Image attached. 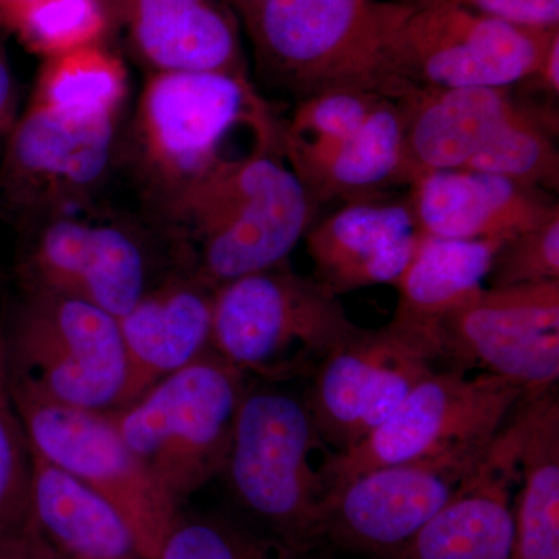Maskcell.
Masks as SVG:
<instances>
[{
	"mask_svg": "<svg viewBox=\"0 0 559 559\" xmlns=\"http://www.w3.org/2000/svg\"><path fill=\"white\" fill-rule=\"evenodd\" d=\"M112 16L110 0H39L14 31L46 58L102 44Z\"/></svg>",
	"mask_w": 559,
	"mask_h": 559,
	"instance_id": "cell-30",
	"label": "cell"
},
{
	"mask_svg": "<svg viewBox=\"0 0 559 559\" xmlns=\"http://www.w3.org/2000/svg\"><path fill=\"white\" fill-rule=\"evenodd\" d=\"M156 210L180 266L212 288L288 260L316 204L283 148L205 180Z\"/></svg>",
	"mask_w": 559,
	"mask_h": 559,
	"instance_id": "cell-2",
	"label": "cell"
},
{
	"mask_svg": "<svg viewBox=\"0 0 559 559\" xmlns=\"http://www.w3.org/2000/svg\"><path fill=\"white\" fill-rule=\"evenodd\" d=\"M33 450L108 500L146 559H157L179 507L135 457L108 412L76 409L11 388Z\"/></svg>",
	"mask_w": 559,
	"mask_h": 559,
	"instance_id": "cell-10",
	"label": "cell"
},
{
	"mask_svg": "<svg viewBox=\"0 0 559 559\" xmlns=\"http://www.w3.org/2000/svg\"><path fill=\"white\" fill-rule=\"evenodd\" d=\"M215 290L193 272L176 270L117 319L128 364L119 407L207 352Z\"/></svg>",
	"mask_w": 559,
	"mask_h": 559,
	"instance_id": "cell-17",
	"label": "cell"
},
{
	"mask_svg": "<svg viewBox=\"0 0 559 559\" xmlns=\"http://www.w3.org/2000/svg\"><path fill=\"white\" fill-rule=\"evenodd\" d=\"M90 209L22 226L17 274L24 289L66 294L119 319L162 278L153 275L148 238L139 227Z\"/></svg>",
	"mask_w": 559,
	"mask_h": 559,
	"instance_id": "cell-11",
	"label": "cell"
},
{
	"mask_svg": "<svg viewBox=\"0 0 559 559\" xmlns=\"http://www.w3.org/2000/svg\"><path fill=\"white\" fill-rule=\"evenodd\" d=\"M532 84L533 90L549 95L550 98L557 100L559 95V35L551 40L549 50L538 70L522 83Z\"/></svg>",
	"mask_w": 559,
	"mask_h": 559,
	"instance_id": "cell-36",
	"label": "cell"
},
{
	"mask_svg": "<svg viewBox=\"0 0 559 559\" xmlns=\"http://www.w3.org/2000/svg\"><path fill=\"white\" fill-rule=\"evenodd\" d=\"M0 319H2V318H0Z\"/></svg>",
	"mask_w": 559,
	"mask_h": 559,
	"instance_id": "cell-40",
	"label": "cell"
},
{
	"mask_svg": "<svg viewBox=\"0 0 559 559\" xmlns=\"http://www.w3.org/2000/svg\"><path fill=\"white\" fill-rule=\"evenodd\" d=\"M128 91L123 62L102 44L47 58L32 103L79 119L119 117Z\"/></svg>",
	"mask_w": 559,
	"mask_h": 559,
	"instance_id": "cell-27",
	"label": "cell"
},
{
	"mask_svg": "<svg viewBox=\"0 0 559 559\" xmlns=\"http://www.w3.org/2000/svg\"><path fill=\"white\" fill-rule=\"evenodd\" d=\"M407 0H264L245 25L260 79L297 102L334 91L404 100L390 46Z\"/></svg>",
	"mask_w": 559,
	"mask_h": 559,
	"instance_id": "cell-3",
	"label": "cell"
},
{
	"mask_svg": "<svg viewBox=\"0 0 559 559\" xmlns=\"http://www.w3.org/2000/svg\"><path fill=\"white\" fill-rule=\"evenodd\" d=\"M500 242L419 238L392 285L399 304L389 330L430 364L439 360L441 320L481 288Z\"/></svg>",
	"mask_w": 559,
	"mask_h": 559,
	"instance_id": "cell-23",
	"label": "cell"
},
{
	"mask_svg": "<svg viewBox=\"0 0 559 559\" xmlns=\"http://www.w3.org/2000/svg\"><path fill=\"white\" fill-rule=\"evenodd\" d=\"M454 2H462V0H454Z\"/></svg>",
	"mask_w": 559,
	"mask_h": 559,
	"instance_id": "cell-39",
	"label": "cell"
},
{
	"mask_svg": "<svg viewBox=\"0 0 559 559\" xmlns=\"http://www.w3.org/2000/svg\"><path fill=\"white\" fill-rule=\"evenodd\" d=\"M390 98L367 92L334 91L297 102L283 121L282 138L294 142H334L359 130L373 110Z\"/></svg>",
	"mask_w": 559,
	"mask_h": 559,
	"instance_id": "cell-31",
	"label": "cell"
},
{
	"mask_svg": "<svg viewBox=\"0 0 559 559\" xmlns=\"http://www.w3.org/2000/svg\"><path fill=\"white\" fill-rule=\"evenodd\" d=\"M547 280H559V212L500 242L485 282L489 288H506Z\"/></svg>",
	"mask_w": 559,
	"mask_h": 559,
	"instance_id": "cell-32",
	"label": "cell"
},
{
	"mask_svg": "<svg viewBox=\"0 0 559 559\" xmlns=\"http://www.w3.org/2000/svg\"><path fill=\"white\" fill-rule=\"evenodd\" d=\"M270 535L219 514L179 510L157 559H304Z\"/></svg>",
	"mask_w": 559,
	"mask_h": 559,
	"instance_id": "cell-28",
	"label": "cell"
},
{
	"mask_svg": "<svg viewBox=\"0 0 559 559\" xmlns=\"http://www.w3.org/2000/svg\"><path fill=\"white\" fill-rule=\"evenodd\" d=\"M333 455L307 401L277 385H248L221 476L267 535L307 555L323 539Z\"/></svg>",
	"mask_w": 559,
	"mask_h": 559,
	"instance_id": "cell-4",
	"label": "cell"
},
{
	"mask_svg": "<svg viewBox=\"0 0 559 559\" xmlns=\"http://www.w3.org/2000/svg\"><path fill=\"white\" fill-rule=\"evenodd\" d=\"M283 121L241 72H154L135 142L154 209L246 160L283 148Z\"/></svg>",
	"mask_w": 559,
	"mask_h": 559,
	"instance_id": "cell-1",
	"label": "cell"
},
{
	"mask_svg": "<svg viewBox=\"0 0 559 559\" xmlns=\"http://www.w3.org/2000/svg\"><path fill=\"white\" fill-rule=\"evenodd\" d=\"M491 441L384 466L347 481L331 495L322 538L371 557L399 559L476 468Z\"/></svg>",
	"mask_w": 559,
	"mask_h": 559,
	"instance_id": "cell-14",
	"label": "cell"
},
{
	"mask_svg": "<svg viewBox=\"0 0 559 559\" xmlns=\"http://www.w3.org/2000/svg\"><path fill=\"white\" fill-rule=\"evenodd\" d=\"M237 16H240L242 25H248L250 20L255 16L257 11L263 5L264 0H226Z\"/></svg>",
	"mask_w": 559,
	"mask_h": 559,
	"instance_id": "cell-38",
	"label": "cell"
},
{
	"mask_svg": "<svg viewBox=\"0 0 559 559\" xmlns=\"http://www.w3.org/2000/svg\"><path fill=\"white\" fill-rule=\"evenodd\" d=\"M514 412L476 468L399 559H513V487L520 485L521 477Z\"/></svg>",
	"mask_w": 559,
	"mask_h": 559,
	"instance_id": "cell-16",
	"label": "cell"
},
{
	"mask_svg": "<svg viewBox=\"0 0 559 559\" xmlns=\"http://www.w3.org/2000/svg\"><path fill=\"white\" fill-rule=\"evenodd\" d=\"M32 450L11 396L5 320L0 319V536L31 518Z\"/></svg>",
	"mask_w": 559,
	"mask_h": 559,
	"instance_id": "cell-29",
	"label": "cell"
},
{
	"mask_svg": "<svg viewBox=\"0 0 559 559\" xmlns=\"http://www.w3.org/2000/svg\"><path fill=\"white\" fill-rule=\"evenodd\" d=\"M5 341L11 388L76 409L120 406L127 352L109 312L53 290L24 289Z\"/></svg>",
	"mask_w": 559,
	"mask_h": 559,
	"instance_id": "cell-7",
	"label": "cell"
},
{
	"mask_svg": "<svg viewBox=\"0 0 559 559\" xmlns=\"http://www.w3.org/2000/svg\"><path fill=\"white\" fill-rule=\"evenodd\" d=\"M514 103L511 87H419L401 100L404 186L462 168L509 119Z\"/></svg>",
	"mask_w": 559,
	"mask_h": 559,
	"instance_id": "cell-22",
	"label": "cell"
},
{
	"mask_svg": "<svg viewBox=\"0 0 559 559\" xmlns=\"http://www.w3.org/2000/svg\"><path fill=\"white\" fill-rule=\"evenodd\" d=\"M360 330L340 296L285 260L216 288L210 348L242 373L278 384L312 377Z\"/></svg>",
	"mask_w": 559,
	"mask_h": 559,
	"instance_id": "cell-5",
	"label": "cell"
},
{
	"mask_svg": "<svg viewBox=\"0 0 559 559\" xmlns=\"http://www.w3.org/2000/svg\"><path fill=\"white\" fill-rule=\"evenodd\" d=\"M246 377L209 348L134 403L108 412L121 439L179 509L226 468Z\"/></svg>",
	"mask_w": 559,
	"mask_h": 559,
	"instance_id": "cell-6",
	"label": "cell"
},
{
	"mask_svg": "<svg viewBox=\"0 0 559 559\" xmlns=\"http://www.w3.org/2000/svg\"><path fill=\"white\" fill-rule=\"evenodd\" d=\"M440 359L480 367L528 395L557 388L559 280L477 289L440 323ZM439 359V360H440Z\"/></svg>",
	"mask_w": 559,
	"mask_h": 559,
	"instance_id": "cell-13",
	"label": "cell"
},
{
	"mask_svg": "<svg viewBox=\"0 0 559 559\" xmlns=\"http://www.w3.org/2000/svg\"><path fill=\"white\" fill-rule=\"evenodd\" d=\"M14 108H16V83H14L9 57L0 44V139L9 135L13 128Z\"/></svg>",
	"mask_w": 559,
	"mask_h": 559,
	"instance_id": "cell-35",
	"label": "cell"
},
{
	"mask_svg": "<svg viewBox=\"0 0 559 559\" xmlns=\"http://www.w3.org/2000/svg\"><path fill=\"white\" fill-rule=\"evenodd\" d=\"M520 428V485L513 559H559V400L557 388L525 395Z\"/></svg>",
	"mask_w": 559,
	"mask_h": 559,
	"instance_id": "cell-25",
	"label": "cell"
},
{
	"mask_svg": "<svg viewBox=\"0 0 559 559\" xmlns=\"http://www.w3.org/2000/svg\"><path fill=\"white\" fill-rule=\"evenodd\" d=\"M0 559H69L40 535L32 518L14 532L0 536Z\"/></svg>",
	"mask_w": 559,
	"mask_h": 559,
	"instance_id": "cell-34",
	"label": "cell"
},
{
	"mask_svg": "<svg viewBox=\"0 0 559 559\" xmlns=\"http://www.w3.org/2000/svg\"><path fill=\"white\" fill-rule=\"evenodd\" d=\"M433 370V364L388 325L362 329L320 364L305 401L323 441L334 454H344L366 440Z\"/></svg>",
	"mask_w": 559,
	"mask_h": 559,
	"instance_id": "cell-15",
	"label": "cell"
},
{
	"mask_svg": "<svg viewBox=\"0 0 559 559\" xmlns=\"http://www.w3.org/2000/svg\"><path fill=\"white\" fill-rule=\"evenodd\" d=\"M305 245L312 277L336 296L369 286L393 285L417 249L419 238L409 200L347 202L312 224Z\"/></svg>",
	"mask_w": 559,
	"mask_h": 559,
	"instance_id": "cell-18",
	"label": "cell"
},
{
	"mask_svg": "<svg viewBox=\"0 0 559 559\" xmlns=\"http://www.w3.org/2000/svg\"><path fill=\"white\" fill-rule=\"evenodd\" d=\"M119 117L79 119L32 103L0 153V210L22 226L86 207L116 164Z\"/></svg>",
	"mask_w": 559,
	"mask_h": 559,
	"instance_id": "cell-12",
	"label": "cell"
},
{
	"mask_svg": "<svg viewBox=\"0 0 559 559\" xmlns=\"http://www.w3.org/2000/svg\"><path fill=\"white\" fill-rule=\"evenodd\" d=\"M558 114L516 102L509 119L459 170L487 173L521 186L557 191Z\"/></svg>",
	"mask_w": 559,
	"mask_h": 559,
	"instance_id": "cell-26",
	"label": "cell"
},
{
	"mask_svg": "<svg viewBox=\"0 0 559 559\" xmlns=\"http://www.w3.org/2000/svg\"><path fill=\"white\" fill-rule=\"evenodd\" d=\"M525 395L520 384L496 374L433 370L358 447L333 455L326 465L331 495L369 471L488 443Z\"/></svg>",
	"mask_w": 559,
	"mask_h": 559,
	"instance_id": "cell-8",
	"label": "cell"
},
{
	"mask_svg": "<svg viewBox=\"0 0 559 559\" xmlns=\"http://www.w3.org/2000/svg\"><path fill=\"white\" fill-rule=\"evenodd\" d=\"M283 153L314 204L373 201L403 183L404 109L385 100L352 135L334 142L282 138Z\"/></svg>",
	"mask_w": 559,
	"mask_h": 559,
	"instance_id": "cell-21",
	"label": "cell"
},
{
	"mask_svg": "<svg viewBox=\"0 0 559 559\" xmlns=\"http://www.w3.org/2000/svg\"><path fill=\"white\" fill-rule=\"evenodd\" d=\"M409 204L421 237L448 240H510L559 212L547 191L468 170L421 176Z\"/></svg>",
	"mask_w": 559,
	"mask_h": 559,
	"instance_id": "cell-19",
	"label": "cell"
},
{
	"mask_svg": "<svg viewBox=\"0 0 559 559\" xmlns=\"http://www.w3.org/2000/svg\"><path fill=\"white\" fill-rule=\"evenodd\" d=\"M154 72H246L240 27L226 0H110Z\"/></svg>",
	"mask_w": 559,
	"mask_h": 559,
	"instance_id": "cell-20",
	"label": "cell"
},
{
	"mask_svg": "<svg viewBox=\"0 0 559 559\" xmlns=\"http://www.w3.org/2000/svg\"><path fill=\"white\" fill-rule=\"evenodd\" d=\"M32 450L31 518L69 559H146L119 511Z\"/></svg>",
	"mask_w": 559,
	"mask_h": 559,
	"instance_id": "cell-24",
	"label": "cell"
},
{
	"mask_svg": "<svg viewBox=\"0 0 559 559\" xmlns=\"http://www.w3.org/2000/svg\"><path fill=\"white\" fill-rule=\"evenodd\" d=\"M460 3L520 27L559 28V0H462Z\"/></svg>",
	"mask_w": 559,
	"mask_h": 559,
	"instance_id": "cell-33",
	"label": "cell"
},
{
	"mask_svg": "<svg viewBox=\"0 0 559 559\" xmlns=\"http://www.w3.org/2000/svg\"><path fill=\"white\" fill-rule=\"evenodd\" d=\"M390 46L411 86L513 87L538 70L559 28L536 31L487 16L454 0H407Z\"/></svg>",
	"mask_w": 559,
	"mask_h": 559,
	"instance_id": "cell-9",
	"label": "cell"
},
{
	"mask_svg": "<svg viewBox=\"0 0 559 559\" xmlns=\"http://www.w3.org/2000/svg\"><path fill=\"white\" fill-rule=\"evenodd\" d=\"M39 0H0V25L16 28L22 17Z\"/></svg>",
	"mask_w": 559,
	"mask_h": 559,
	"instance_id": "cell-37",
	"label": "cell"
}]
</instances>
